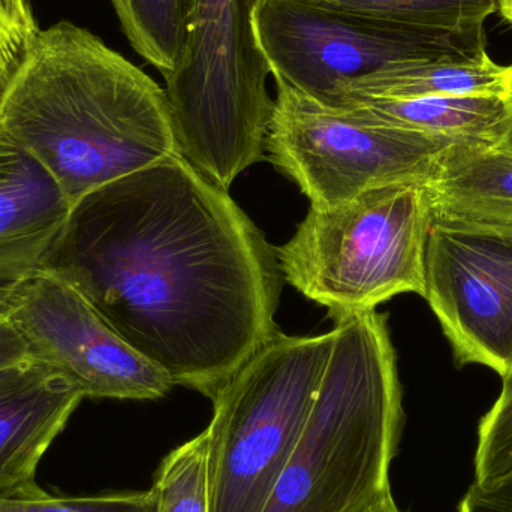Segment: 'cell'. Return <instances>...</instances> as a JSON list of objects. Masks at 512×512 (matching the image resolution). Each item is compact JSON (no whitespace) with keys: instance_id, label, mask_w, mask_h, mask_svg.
I'll return each mask as SVG.
<instances>
[{"instance_id":"13","label":"cell","mask_w":512,"mask_h":512,"mask_svg":"<svg viewBox=\"0 0 512 512\" xmlns=\"http://www.w3.org/2000/svg\"><path fill=\"white\" fill-rule=\"evenodd\" d=\"M426 191L436 221L512 228V155L495 144L448 147Z\"/></svg>"},{"instance_id":"8","label":"cell","mask_w":512,"mask_h":512,"mask_svg":"<svg viewBox=\"0 0 512 512\" xmlns=\"http://www.w3.org/2000/svg\"><path fill=\"white\" fill-rule=\"evenodd\" d=\"M276 83L265 150L312 207L391 185L426 186L451 141L370 122Z\"/></svg>"},{"instance_id":"3","label":"cell","mask_w":512,"mask_h":512,"mask_svg":"<svg viewBox=\"0 0 512 512\" xmlns=\"http://www.w3.org/2000/svg\"><path fill=\"white\" fill-rule=\"evenodd\" d=\"M303 432L262 512H363L391 496L402 435V387L387 318L336 321Z\"/></svg>"},{"instance_id":"21","label":"cell","mask_w":512,"mask_h":512,"mask_svg":"<svg viewBox=\"0 0 512 512\" xmlns=\"http://www.w3.org/2000/svg\"><path fill=\"white\" fill-rule=\"evenodd\" d=\"M39 32L29 0H0V101Z\"/></svg>"},{"instance_id":"5","label":"cell","mask_w":512,"mask_h":512,"mask_svg":"<svg viewBox=\"0 0 512 512\" xmlns=\"http://www.w3.org/2000/svg\"><path fill=\"white\" fill-rule=\"evenodd\" d=\"M430 225L426 186H384L337 206H310L276 258L283 279L339 321L394 295H424Z\"/></svg>"},{"instance_id":"17","label":"cell","mask_w":512,"mask_h":512,"mask_svg":"<svg viewBox=\"0 0 512 512\" xmlns=\"http://www.w3.org/2000/svg\"><path fill=\"white\" fill-rule=\"evenodd\" d=\"M358 14L457 33H481L498 0H312Z\"/></svg>"},{"instance_id":"7","label":"cell","mask_w":512,"mask_h":512,"mask_svg":"<svg viewBox=\"0 0 512 512\" xmlns=\"http://www.w3.org/2000/svg\"><path fill=\"white\" fill-rule=\"evenodd\" d=\"M254 21L274 81L322 105L346 84L397 63L489 56L484 32L397 23L312 0H259Z\"/></svg>"},{"instance_id":"20","label":"cell","mask_w":512,"mask_h":512,"mask_svg":"<svg viewBox=\"0 0 512 512\" xmlns=\"http://www.w3.org/2000/svg\"><path fill=\"white\" fill-rule=\"evenodd\" d=\"M156 490L108 493L90 498H51L42 492L36 496L0 498V512H158Z\"/></svg>"},{"instance_id":"27","label":"cell","mask_w":512,"mask_h":512,"mask_svg":"<svg viewBox=\"0 0 512 512\" xmlns=\"http://www.w3.org/2000/svg\"><path fill=\"white\" fill-rule=\"evenodd\" d=\"M498 9L512 26V0H498Z\"/></svg>"},{"instance_id":"14","label":"cell","mask_w":512,"mask_h":512,"mask_svg":"<svg viewBox=\"0 0 512 512\" xmlns=\"http://www.w3.org/2000/svg\"><path fill=\"white\" fill-rule=\"evenodd\" d=\"M328 107L451 143L498 144L508 125L507 102L499 96L379 99L343 95Z\"/></svg>"},{"instance_id":"24","label":"cell","mask_w":512,"mask_h":512,"mask_svg":"<svg viewBox=\"0 0 512 512\" xmlns=\"http://www.w3.org/2000/svg\"><path fill=\"white\" fill-rule=\"evenodd\" d=\"M26 158L12 141L0 134V188L17 176Z\"/></svg>"},{"instance_id":"9","label":"cell","mask_w":512,"mask_h":512,"mask_svg":"<svg viewBox=\"0 0 512 512\" xmlns=\"http://www.w3.org/2000/svg\"><path fill=\"white\" fill-rule=\"evenodd\" d=\"M8 316L30 360L56 370L83 397L153 400L174 387L69 280L44 265L27 280Z\"/></svg>"},{"instance_id":"22","label":"cell","mask_w":512,"mask_h":512,"mask_svg":"<svg viewBox=\"0 0 512 512\" xmlns=\"http://www.w3.org/2000/svg\"><path fill=\"white\" fill-rule=\"evenodd\" d=\"M459 512H512V471L492 483L472 484Z\"/></svg>"},{"instance_id":"23","label":"cell","mask_w":512,"mask_h":512,"mask_svg":"<svg viewBox=\"0 0 512 512\" xmlns=\"http://www.w3.org/2000/svg\"><path fill=\"white\" fill-rule=\"evenodd\" d=\"M30 360L26 342L9 316H0V370Z\"/></svg>"},{"instance_id":"4","label":"cell","mask_w":512,"mask_h":512,"mask_svg":"<svg viewBox=\"0 0 512 512\" xmlns=\"http://www.w3.org/2000/svg\"><path fill=\"white\" fill-rule=\"evenodd\" d=\"M258 2L189 0L182 51L164 77L180 156L225 191L261 161L273 108Z\"/></svg>"},{"instance_id":"26","label":"cell","mask_w":512,"mask_h":512,"mask_svg":"<svg viewBox=\"0 0 512 512\" xmlns=\"http://www.w3.org/2000/svg\"><path fill=\"white\" fill-rule=\"evenodd\" d=\"M363 512H400V510L397 508L393 496H388V498L382 499L381 502L372 505V507L367 508V510Z\"/></svg>"},{"instance_id":"18","label":"cell","mask_w":512,"mask_h":512,"mask_svg":"<svg viewBox=\"0 0 512 512\" xmlns=\"http://www.w3.org/2000/svg\"><path fill=\"white\" fill-rule=\"evenodd\" d=\"M209 433H203L171 451L153 481L158 512H209L207 496Z\"/></svg>"},{"instance_id":"15","label":"cell","mask_w":512,"mask_h":512,"mask_svg":"<svg viewBox=\"0 0 512 512\" xmlns=\"http://www.w3.org/2000/svg\"><path fill=\"white\" fill-rule=\"evenodd\" d=\"M510 66L493 62L490 56L475 62L420 60L397 63L346 84L339 96L379 99H418L432 96H499L507 98ZM327 105V107H328Z\"/></svg>"},{"instance_id":"12","label":"cell","mask_w":512,"mask_h":512,"mask_svg":"<svg viewBox=\"0 0 512 512\" xmlns=\"http://www.w3.org/2000/svg\"><path fill=\"white\" fill-rule=\"evenodd\" d=\"M68 216L62 195L30 158L0 188V316H8L27 280L44 265Z\"/></svg>"},{"instance_id":"2","label":"cell","mask_w":512,"mask_h":512,"mask_svg":"<svg viewBox=\"0 0 512 512\" xmlns=\"http://www.w3.org/2000/svg\"><path fill=\"white\" fill-rule=\"evenodd\" d=\"M0 134L44 170L69 210L179 153L165 89L66 21L36 36L0 101Z\"/></svg>"},{"instance_id":"6","label":"cell","mask_w":512,"mask_h":512,"mask_svg":"<svg viewBox=\"0 0 512 512\" xmlns=\"http://www.w3.org/2000/svg\"><path fill=\"white\" fill-rule=\"evenodd\" d=\"M334 331H277L213 399L207 427L209 512H262L318 393Z\"/></svg>"},{"instance_id":"10","label":"cell","mask_w":512,"mask_h":512,"mask_svg":"<svg viewBox=\"0 0 512 512\" xmlns=\"http://www.w3.org/2000/svg\"><path fill=\"white\" fill-rule=\"evenodd\" d=\"M424 282L457 363L512 378V228L432 219Z\"/></svg>"},{"instance_id":"19","label":"cell","mask_w":512,"mask_h":512,"mask_svg":"<svg viewBox=\"0 0 512 512\" xmlns=\"http://www.w3.org/2000/svg\"><path fill=\"white\" fill-rule=\"evenodd\" d=\"M512 471V378L504 381L493 408L478 429L475 483L487 484Z\"/></svg>"},{"instance_id":"25","label":"cell","mask_w":512,"mask_h":512,"mask_svg":"<svg viewBox=\"0 0 512 512\" xmlns=\"http://www.w3.org/2000/svg\"><path fill=\"white\" fill-rule=\"evenodd\" d=\"M505 102H507L508 125L501 140H499L498 144H495V146L512 155V66H510V86H508V93L507 98H505Z\"/></svg>"},{"instance_id":"11","label":"cell","mask_w":512,"mask_h":512,"mask_svg":"<svg viewBox=\"0 0 512 512\" xmlns=\"http://www.w3.org/2000/svg\"><path fill=\"white\" fill-rule=\"evenodd\" d=\"M83 399L71 382L38 361L0 370V498L44 492L36 469Z\"/></svg>"},{"instance_id":"16","label":"cell","mask_w":512,"mask_h":512,"mask_svg":"<svg viewBox=\"0 0 512 512\" xmlns=\"http://www.w3.org/2000/svg\"><path fill=\"white\" fill-rule=\"evenodd\" d=\"M132 48L161 74L173 71L185 39L189 0H111Z\"/></svg>"},{"instance_id":"1","label":"cell","mask_w":512,"mask_h":512,"mask_svg":"<svg viewBox=\"0 0 512 512\" xmlns=\"http://www.w3.org/2000/svg\"><path fill=\"white\" fill-rule=\"evenodd\" d=\"M44 267L174 385L212 400L277 333L276 249L180 153L69 210Z\"/></svg>"}]
</instances>
